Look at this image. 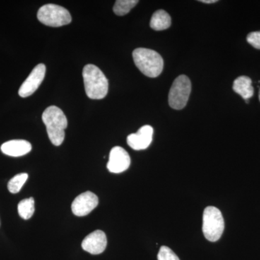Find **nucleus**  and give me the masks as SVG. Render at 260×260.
Listing matches in <instances>:
<instances>
[{
    "label": "nucleus",
    "instance_id": "obj_1",
    "mask_svg": "<svg viewBox=\"0 0 260 260\" xmlns=\"http://www.w3.org/2000/svg\"><path fill=\"white\" fill-rule=\"evenodd\" d=\"M43 122L47 127L48 136L53 145L59 146L64 140V129L68 119L61 109L55 106L48 107L42 114Z\"/></svg>",
    "mask_w": 260,
    "mask_h": 260
},
{
    "label": "nucleus",
    "instance_id": "obj_2",
    "mask_svg": "<svg viewBox=\"0 0 260 260\" xmlns=\"http://www.w3.org/2000/svg\"><path fill=\"white\" fill-rule=\"evenodd\" d=\"M85 93L90 99L100 100L107 96L109 81L104 73L93 64H87L83 70Z\"/></svg>",
    "mask_w": 260,
    "mask_h": 260
},
{
    "label": "nucleus",
    "instance_id": "obj_3",
    "mask_svg": "<svg viewBox=\"0 0 260 260\" xmlns=\"http://www.w3.org/2000/svg\"><path fill=\"white\" fill-rule=\"evenodd\" d=\"M133 59L137 68L149 78H157L164 69L162 56L152 49L138 48L133 53Z\"/></svg>",
    "mask_w": 260,
    "mask_h": 260
},
{
    "label": "nucleus",
    "instance_id": "obj_4",
    "mask_svg": "<svg viewBox=\"0 0 260 260\" xmlns=\"http://www.w3.org/2000/svg\"><path fill=\"white\" fill-rule=\"evenodd\" d=\"M224 229L225 222L220 210L215 207H207L203 218V232L207 240L211 242L218 241Z\"/></svg>",
    "mask_w": 260,
    "mask_h": 260
},
{
    "label": "nucleus",
    "instance_id": "obj_5",
    "mask_svg": "<svg viewBox=\"0 0 260 260\" xmlns=\"http://www.w3.org/2000/svg\"><path fill=\"white\" fill-rule=\"evenodd\" d=\"M37 18L41 23L50 27H61L71 23L72 17L68 10L54 4H48L39 10Z\"/></svg>",
    "mask_w": 260,
    "mask_h": 260
},
{
    "label": "nucleus",
    "instance_id": "obj_6",
    "mask_svg": "<svg viewBox=\"0 0 260 260\" xmlns=\"http://www.w3.org/2000/svg\"><path fill=\"white\" fill-rule=\"evenodd\" d=\"M191 81L187 76L181 75L174 80L169 94V104L172 109H184L191 93Z\"/></svg>",
    "mask_w": 260,
    "mask_h": 260
},
{
    "label": "nucleus",
    "instance_id": "obj_7",
    "mask_svg": "<svg viewBox=\"0 0 260 260\" xmlns=\"http://www.w3.org/2000/svg\"><path fill=\"white\" fill-rule=\"evenodd\" d=\"M46 66L44 64L37 65L23 82L19 89L18 94L20 97L26 98L37 91L45 78Z\"/></svg>",
    "mask_w": 260,
    "mask_h": 260
},
{
    "label": "nucleus",
    "instance_id": "obj_8",
    "mask_svg": "<svg viewBox=\"0 0 260 260\" xmlns=\"http://www.w3.org/2000/svg\"><path fill=\"white\" fill-rule=\"evenodd\" d=\"M99 205V198L91 191H85L78 195L73 202L72 211L78 217L85 216L91 213Z\"/></svg>",
    "mask_w": 260,
    "mask_h": 260
},
{
    "label": "nucleus",
    "instance_id": "obj_9",
    "mask_svg": "<svg viewBox=\"0 0 260 260\" xmlns=\"http://www.w3.org/2000/svg\"><path fill=\"white\" fill-rule=\"evenodd\" d=\"M131 164V159L127 152L121 147H114L109 154L107 169L114 174H120L124 172Z\"/></svg>",
    "mask_w": 260,
    "mask_h": 260
},
{
    "label": "nucleus",
    "instance_id": "obj_10",
    "mask_svg": "<svg viewBox=\"0 0 260 260\" xmlns=\"http://www.w3.org/2000/svg\"><path fill=\"white\" fill-rule=\"evenodd\" d=\"M107 246V236L101 230L95 231L89 234L82 242L83 250L91 254H102L105 251Z\"/></svg>",
    "mask_w": 260,
    "mask_h": 260
},
{
    "label": "nucleus",
    "instance_id": "obj_11",
    "mask_svg": "<svg viewBox=\"0 0 260 260\" xmlns=\"http://www.w3.org/2000/svg\"><path fill=\"white\" fill-rule=\"evenodd\" d=\"M153 129L151 126H142L138 133L129 135L126 142L130 148L135 150H142L148 148L153 140Z\"/></svg>",
    "mask_w": 260,
    "mask_h": 260
},
{
    "label": "nucleus",
    "instance_id": "obj_12",
    "mask_svg": "<svg viewBox=\"0 0 260 260\" xmlns=\"http://www.w3.org/2000/svg\"><path fill=\"white\" fill-rule=\"evenodd\" d=\"M32 146L29 142L24 140H13L3 143L1 150L5 155L12 157H20L30 153Z\"/></svg>",
    "mask_w": 260,
    "mask_h": 260
},
{
    "label": "nucleus",
    "instance_id": "obj_13",
    "mask_svg": "<svg viewBox=\"0 0 260 260\" xmlns=\"http://www.w3.org/2000/svg\"><path fill=\"white\" fill-rule=\"evenodd\" d=\"M234 92L240 95L245 101L249 100L254 95V88L249 77L241 76L234 80L233 85Z\"/></svg>",
    "mask_w": 260,
    "mask_h": 260
},
{
    "label": "nucleus",
    "instance_id": "obj_14",
    "mask_svg": "<svg viewBox=\"0 0 260 260\" xmlns=\"http://www.w3.org/2000/svg\"><path fill=\"white\" fill-rule=\"evenodd\" d=\"M172 24L170 15L164 10H157L153 13L150 25L155 30H164L169 28Z\"/></svg>",
    "mask_w": 260,
    "mask_h": 260
},
{
    "label": "nucleus",
    "instance_id": "obj_15",
    "mask_svg": "<svg viewBox=\"0 0 260 260\" xmlns=\"http://www.w3.org/2000/svg\"><path fill=\"white\" fill-rule=\"evenodd\" d=\"M19 215L24 220H28L35 212V201L32 198L24 199L19 203L18 206Z\"/></svg>",
    "mask_w": 260,
    "mask_h": 260
},
{
    "label": "nucleus",
    "instance_id": "obj_16",
    "mask_svg": "<svg viewBox=\"0 0 260 260\" xmlns=\"http://www.w3.org/2000/svg\"><path fill=\"white\" fill-rule=\"evenodd\" d=\"M138 3L139 1L138 0H117L114 4L113 10L116 15L123 16L127 14Z\"/></svg>",
    "mask_w": 260,
    "mask_h": 260
},
{
    "label": "nucleus",
    "instance_id": "obj_17",
    "mask_svg": "<svg viewBox=\"0 0 260 260\" xmlns=\"http://www.w3.org/2000/svg\"><path fill=\"white\" fill-rule=\"evenodd\" d=\"M28 175L26 173L17 174L14 177L12 178L8 184V190L12 194H17L22 189L25 181L28 179Z\"/></svg>",
    "mask_w": 260,
    "mask_h": 260
},
{
    "label": "nucleus",
    "instance_id": "obj_18",
    "mask_svg": "<svg viewBox=\"0 0 260 260\" xmlns=\"http://www.w3.org/2000/svg\"><path fill=\"white\" fill-rule=\"evenodd\" d=\"M158 260H180L177 254L168 246H162L158 254Z\"/></svg>",
    "mask_w": 260,
    "mask_h": 260
},
{
    "label": "nucleus",
    "instance_id": "obj_19",
    "mask_svg": "<svg viewBox=\"0 0 260 260\" xmlns=\"http://www.w3.org/2000/svg\"><path fill=\"white\" fill-rule=\"evenodd\" d=\"M246 41L253 47L260 49V31L250 32L246 37Z\"/></svg>",
    "mask_w": 260,
    "mask_h": 260
},
{
    "label": "nucleus",
    "instance_id": "obj_20",
    "mask_svg": "<svg viewBox=\"0 0 260 260\" xmlns=\"http://www.w3.org/2000/svg\"><path fill=\"white\" fill-rule=\"evenodd\" d=\"M201 3H205V4H210V3H217V0H200Z\"/></svg>",
    "mask_w": 260,
    "mask_h": 260
},
{
    "label": "nucleus",
    "instance_id": "obj_21",
    "mask_svg": "<svg viewBox=\"0 0 260 260\" xmlns=\"http://www.w3.org/2000/svg\"><path fill=\"white\" fill-rule=\"evenodd\" d=\"M259 102H260V90H259Z\"/></svg>",
    "mask_w": 260,
    "mask_h": 260
}]
</instances>
